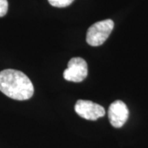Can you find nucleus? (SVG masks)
<instances>
[{
  "instance_id": "nucleus-2",
  "label": "nucleus",
  "mask_w": 148,
  "mask_h": 148,
  "mask_svg": "<svg viewBox=\"0 0 148 148\" xmlns=\"http://www.w3.org/2000/svg\"><path fill=\"white\" fill-rule=\"evenodd\" d=\"M114 23L111 19L94 23L89 27L86 32V42L91 46H99L103 45L110 36L114 29Z\"/></svg>"
},
{
  "instance_id": "nucleus-4",
  "label": "nucleus",
  "mask_w": 148,
  "mask_h": 148,
  "mask_svg": "<svg viewBox=\"0 0 148 148\" xmlns=\"http://www.w3.org/2000/svg\"><path fill=\"white\" fill-rule=\"evenodd\" d=\"M74 109L80 117L87 120H96L106 114L104 107L90 101L79 100L75 104Z\"/></svg>"
},
{
  "instance_id": "nucleus-3",
  "label": "nucleus",
  "mask_w": 148,
  "mask_h": 148,
  "mask_svg": "<svg viewBox=\"0 0 148 148\" xmlns=\"http://www.w3.org/2000/svg\"><path fill=\"white\" fill-rule=\"evenodd\" d=\"M88 67L83 58L76 57L71 58L68 64V68L64 70V79L73 82H81L87 77Z\"/></svg>"
},
{
  "instance_id": "nucleus-1",
  "label": "nucleus",
  "mask_w": 148,
  "mask_h": 148,
  "mask_svg": "<svg viewBox=\"0 0 148 148\" xmlns=\"http://www.w3.org/2000/svg\"><path fill=\"white\" fill-rule=\"evenodd\" d=\"M0 91L11 99L26 101L34 94L32 81L25 73L14 69L0 72Z\"/></svg>"
},
{
  "instance_id": "nucleus-5",
  "label": "nucleus",
  "mask_w": 148,
  "mask_h": 148,
  "mask_svg": "<svg viewBox=\"0 0 148 148\" xmlns=\"http://www.w3.org/2000/svg\"><path fill=\"white\" fill-rule=\"evenodd\" d=\"M129 116L126 104L122 101H115L111 104L108 110V117L113 127L119 128L123 126Z\"/></svg>"
},
{
  "instance_id": "nucleus-6",
  "label": "nucleus",
  "mask_w": 148,
  "mask_h": 148,
  "mask_svg": "<svg viewBox=\"0 0 148 148\" xmlns=\"http://www.w3.org/2000/svg\"><path fill=\"white\" fill-rule=\"evenodd\" d=\"M49 4L56 8H65L71 5L74 0H48Z\"/></svg>"
},
{
  "instance_id": "nucleus-7",
  "label": "nucleus",
  "mask_w": 148,
  "mask_h": 148,
  "mask_svg": "<svg viewBox=\"0 0 148 148\" xmlns=\"http://www.w3.org/2000/svg\"><path fill=\"white\" fill-rule=\"evenodd\" d=\"M8 9V0H0V17L5 16Z\"/></svg>"
}]
</instances>
